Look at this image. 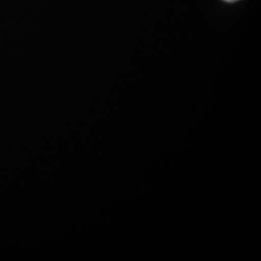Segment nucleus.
<instances>
[{"label":"nucleus","instance_id":"1","mask_svg":"<svg viewBox=\"0 0 261 261\" xmlns=\"http://www.w3.org/2000/svg\"><path fill=\"white\" fill-rule=\"evenodd\" d=\"M225 2H229V3H232V2H235V1H238V0H224Z\"/></svg>","mask_w":261,"mask_h":261}]
</instances>
